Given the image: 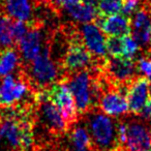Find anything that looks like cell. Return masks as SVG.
Wrapping results in <instances>:
<instances>
[{
	"label": "cell",
	"instance_id": "obj_4",
	"mask_svg": "<svg viewBox=\"0 0 151 151\" xmlns=\"http://www.w3.org/2000/svg\"><path fill=\"white\" fill-rule=\"evenodd\" d=\"M30 81L24 70L16 77L7 75L0 85V109H9L19 105L29 93Z\"/></svg>",
	"mask_w": 151,
	"mask_h": 151
},
{
	"label": "cell",
	"instance_id": "obj_20",
	"mask_svg": "<svg viewBox=\"0 0 151 151\" xmlns=\"http://www.w3.org/2000/svg\"><path fill=\"white\" fill-rule=\"evenodd\" d=\"M106 48L113 58H124L123 36H109L106 40Z\"/></svg>",
	"mask_w": 151,
	"mask_h": 151
},
{
	"label": "cell",
	"instance_id": "obj_6",
	"mask_svg": "<svg viewBox=\"0 0 151 151\" xmlns=\"http://www.w3.org/2000/svg\"><path fill=\"white\" fill-rule=\"evenodd\" d=\"M108 82L115 88L126 90L128 83L136 77L137 65L132 59H107L99 67Z\"/></svg>",
	"mask_w": 151,
	"mask_h": 151
},
{
	"label": "cell",
	"instance_id": "obj_8",
	"mask_svg": "<svg viewBox=\"0 0 151 151\" xmlns=\"http://www.w3.org/2000/svg\"><path fill=\"white\" fill-rule=\"evenodd\" d=\"M37 104L40 105L42 119L50 132L56 134H62L70 129V126L65 121L59 109L52 101H49L44 91L37 92Z\"/></svg>",
	"mask_w": 151,
	"mask_h": 151
},
{
	"label": "cell",
	"instance_id": "obj_18",
	"mask_svg": "<svg viewBox=\"0 0 151 151\" xmlns=\"http://www.w3.org/2000/svg\"><path fill=\"white\" fill-rule=\"evenodd\" d=\"M12 21L11 17L0 13V48L4 49L13 47L15 44L12 36Z\"/></svg>",
	"mask_w": 151,
	"mask_h": 151
},
{
	"label": "cell",
	"instance_id": "obj_29",
	"mask_svg": "<svg viewBox=\"0 0 151 151\" xmlns=\"http://www.w3.org/2000/svg\"><path fill=\"white\" fill-rule=\"evenodd\" d=\"M114 151H125V150H124V149H122L121 147H118V148H117V149H115Z\"/></svg>",
	"mask_w": 151,
	"mask_h": 151
},
{
	"label": "cell",
	"instance_id": "obj_24",
	"mask_svg": "<svg viewBox=\"0 0 151 151\" xmlns=\"http://www.w3.org/2000/svg\"><path fill=\"white\" fill-rule=\"evenodd\" d=\"M141 0H122V13L129 17L139 9Z\"/></svg>",
	"mask_w": 151,
	"mask_h": 151
},
{
	"label": "cell",
	"instance_id": "obj_32",
	"mask_svg": "<svg viewBox=\"0 0 151 151\" xmlns=\"http://www.w3.org/2000/svg\"><path fill=\"white\" fill-rule=\"evenodd\" d=\"M146 1H151V0H146Z\"/></svg>",
	"mask_w": 151,
	"mask_h": 151
},
{
	"label": "cell",
	"instance_id": "obj_27",
	"mask_svg": "<svg viewBox=\"0 0 151 151\" xmlns=\"http://www.w3.org/2000/svg\"><path fill=\"white\" fill-rule=\"evenodd\" d=\"M99 0H81V2L84 3V4L87 5H91V6H96L97 2H99Z\"/></svg>",
	"mask_w": 151,
	"mask_h": 151
},
{
	"label": "cell",
	"instance_id": "obj_19",
	"mask_svg": "<svg viewBox=\"0 0 151 151\" xmlns=\"http://www.w3.org/2000/svg\"><path fill=\"white\" fill-rule=\"evenodd\" d=\"M95 9L99 18L117 15L122 11V0H99Z\"/></svg>",
	"mask_w": 151,
	"mask_h": 151
},
{
	"label": "cell",
	"instance_id": "obj_17",
	"mask_svg": "<svg viewBox=\"0 0 151 151\" xmlns=\"http://www.w3.org/2000/svg\"><path fill=\"white\" fill-rule=\"evenodd\" d=\"M20 56L17 49L9 47L0 50V76L11 75L19 65Z\"/></svg>",
	"mask_w": 151,
	"mask_h": 151
},
{
	"label": "cell",
	"instance_id": "obj_15",
	"mask_svg": "<svg viewBox=\"0 0 151 151\" xmlns=\"http://www.w3.org/2000/svg\"><path fill=\"white\" fill-rule=\"evenodd\" d=\"M4 5L7 15L18 21L28 22L32 16L29 0H4Z\"/></svg>",
	"mask_w": 151,
	"mask_h": 151
},
{
	"label": "cell",
	"instance_id": "obj_7",
	"mask_svg": "<svg viewBox=\"0 0 151 151\" xmlns=\"http://www.w3.org/2000/svg\"><path fill=\"white\" fill-rule=\"evenodd\" d=\"M30 79L40 88H48L58 78V69L51 57L50 47H44L40 54L31 61L29 66Z\"/></svg>",
	"mask_w": 151,
	"mask_h": 151
},
{
	"label": "cell",
	"instance_id": "obj_30",
	"mask_svg": "<svg viewBox=\"0 0 151 151\" xmlns=\"http://www.w3.org/2000/svg\"><path fill=\"white\" fill-rule=\"evenodd\" d=\"M145 3H146V4L148 5V6H150V9H151V3H149V2H146V1H145Z\"/></svg>",
	"mask_w": 151,
	"mask_h": 151
},
{
	"label": "cell",
	"instance_id": "obj_1",
	"mask_svg": "<svg viewBox=\"0 0 151 151\" xmlns=\"http://www.w3.org/2000/svg\"><path fill=\"white\" fill-rule=\"evenodd\" d=\"M105 60L106 59L99 60L95 58L90 53V51L85 47L81 35L73 33L70 36L68 46L63 56L61 68L64 70V73H67L64 77L66 78L79 71L88 70V68L91 67L94 68L99 67L105 62Z\"/></svg>",
	"mask_w": 151,
	"mask_h": 151
},
{
	"label": "cell",
	"instance_id": "obj_33",
	"mask_svg": "<svg viewBox=\"0 0 151 151\" xmlns=\"http://www.w3.org/2000/svg\"><path fill=\"white\" fill-rule=\"evenodd\" d=\"M0 85H1V82H0Z\"/></svg>",
	"mask_w": 151,
	"mask_h": 151
},
{
	"label": "cell",
	"instance_id": "obj_10",
	"mask_svg": "<svg viewBox=\"0 0 151 151\" xmlns=\"http://www.w3.org/2000/svg\"><path fill=\"white\" fill-rule=\"evenodd\" d=\"M136 13L132 22V37L143 48H148L146 54L151 52V9L147 4Z\"/></svg>",
	"mask_w": 151,
	"mask_h": 151
},
{
	"label": "cell",
	"instance_id": "obj_23",
	"mask_svg": "<svg viewBox=\"0 0 151 151\" xmlns=\"http://www.w3.org/2000/svg\"><path fill=\"white\" fill-rule=\"evenodd\" d=\"M137 70L144 73L145 76H151V58L147 55L141 57L137 61Z\"/></svg>",
	"mask_w": 151,
	"mask_h": 151
},
{
	"label": "cell",
	"instance_id": "obj_13",
	"mask_svg": "<svg viewBox=\"0 0 151 151\" xmlns=\"http://www.w3.org/2000/svg\"><path fill=\"white\" fill-rule=\"evenodd\" d=\"M132 20L127 16L113 15L97 18L95 23L108 36H125L132 33Z\"/></svg>",
	"mask_w": 151,
	"mask_h": 151
},
{
	"label": "cell",
	"instance_id": "obj_31",
	"mask_svg": "<svg viewBox=\"0 0 151 151\" xmlns=\"http://www.w3.org/2000/svg\"><path fill=\"white\" fill-rule=\"evenodd\" d=\"M147 56H149V57H150V58H151V54H149V55H147Z\"/></svg>",
	"mask_w": 151,
	"mask_h": 151
},
{
	"label": "cell",
	"instance_id": "obj_26",
	"mask_svg": "<svg viewBox=\"0 0 151 151\" xmlns=\"http://www.w3.org/2000/svg\"><path fill=\"white\" fill-rule=\"evenodd\" d=\"M54 2L56 3L58 6L66 9V7L70 6V5L77 4V3L81 2V0H54Z\"/></svg>",
	"mask_w": 151,
	"mask_h": 151
},
{
	"label": "cell",
	"instance_id": "obj_9",
	"mask_svg": "<svg viewBox=\"0 0 151 151\" xmlns=\"http://www.w3.org/2000/svg\"><path fill=\"white\" fill-rule=\"evenodd\" d=\"M125 95L128 104V110L132 114L139 115L150 95L149 79L146 76H136L126 86Z\"/></svg>",
	"mask_w": 151,
	"mask_h": 151
},
{
	"label": "cell",
	"instance_id": "obj_3",
	"mask_svg": "<svg viewBox=\"0 0 151 151\" xmlns=\"http://www.w3.org/2000/svg\"><path fill=\"white\" fill-rule=\"evenodd\" d=\"M117 140L125 151H151V128L142 121L119 122Z\"/></svg>",
	"mask_w": 151,
	"mask_h": 151
},
{
	"label": "cell",
	"instance_id": "obj_11",
	"mask_svg": "<svg viewBox=\"0 0 151 151\" xmlns=\"http://www.w3.org/2000/svg\"><path fill=\"white\" fill-rule=\"evenodd\" d=\"M99 106L101 111L107 116H121L127 113L128 104L122 89L110 87L99 97Z\"/></svg>",
	"mask_w": 151,
	"mask_h": 151
},
{
	"label": "cell",
	"instance_id": "obj_5",
	"mask_svg": "<svg viewBox=\"0 0 151 151\" xmlns=\"http://www.w3.org/2000/svg\"><path fill=\"white\" fill-rule=\"evenodd\" d=\"M44 93L49 101H51L62 114L68 125L73 126L79 119V112L76 106L75 97L69 87L63 81L54 83L44 90Z\"/></svg>",
	"mask_w": 151,
	"mask_h": 151
},
{
	"label": "cell",
	"instance_id": "obj_16",
	"mask_svg": "<svg viewBox=\"0 0 151 151\" xmlns=\"http://www.w3.org/2000/svg\"><path fill=\"white\" fill-rule=\"evenodd\" d=\"M65 11L69 14V16H71L73 19L84 24L91 23L92 21H96V19L99 18L97 17L96 9L94 6L84 4L82 2L70 5V6L66 7Z\"/></svg>",
	"mask_w": 151,
	"mask_h": 151
},
{
	"label": "cell",
	"instance_id": "obj_25",
	"mask_svg": "<svg viewBox=\"0 0 151 151\" xmlns=\"http://www.w3.org/2000/svg\"><path fill=\"white\" fill-rule=\"evenodd\" d=\"M139 116L142 119L147 120V121H151V97L148 99V101H146L144 107L142 108L141 112L139 113Z\"/></svg>",
	"mask_w": 151,
	"mask_h": 151
},
{
	"label": "cell",
	"instance_id": "obj_28",
	"mask_svg": "<svg viewBox=\"0 0 151 151\" xmlns=\"http://www.w3.org/2000/svg\"><path fill=\"white\" fill-rule=\"evenodd\" d=\"M149 93L151 95V76H149Z\"/></svg>",
	"mask_w": 151,
	"mask_h": 151
},
{
	"label": "cell",
	"instance_id": "obj_21",
	"mask_svg": "<svg viewBox=\"0 0 151 151\" xmlns=\"http://www.w3.org/2000/svg\"><path fill=\"white\" fill-rule=\"evenodd\" d=\"M30 23L24 21H18L16 20L15 22L13 21L12 23V36L15 44H19V42L25 36V34L30 29Z\"/></svg>",
	"mask_w": 151,
	"mask_h": 151
},
{
	"label": "cell",
	"instance_id": "obj_2",
	"mask_svg": "<svg viewBox=\"0 0 151 151\" xmlns=\"http://www.w3.org/2000/svg\"><path fill=\"white\" fill-rule=\"evenodd\" d=\"M88 121V132L95 151H114L119 147L117 127L106 114L91 113Z\"/></svg>",
	"mask_w": 151,
	"mask_h": 151
},
{
	"label": "cell",
	"instance_id": "obj_22",
	"mask_svg": "<svg viewBox=\"0 0 151 151\" xmlns=\"http://www.w3.org/2000/svg\"><path fill=\"white\" fill-rule=\"evenodd\" d=\"M124 38V58L125 59H134V57L137 55V53L140 50V45L136 42L132 35L123 36Z\"/></svg>",
	"mask_w": 151,
	"mask_h": 151
},
{
	"label": "cell",
	"instance_id": "obj_12",
	"mask_svg": "<svg viewBox=\"0 0 151 151\" xmlns=\"http://www.w3.org/2000/svg\"><path fill=\"white\" fill-rule=\"evenodd\" d=\"M81 37L85 47L95 58L99 60L107 59L106 40L99 26L93 23L83 24L81 27Z\"/></svg>",
	"mask_w": 151,
	"mask_h": 151
},
{
	"label": "cell",
	"instance_id": "obj_14",
	"mask_svg": "<svg viewBox=\"0 0 151 151\" xmlns=\"http://www.w3.org/2000/svg\"><path fill=\"white\" fill-rule=\"evenodd\" d=\"M42 33L38 26H31L28 32L19 42V50L26 62H31L35 59L44 49Z\"/></svg>",
	"mask_w": 151,
	"mask_h": 151
}]
</instances>
